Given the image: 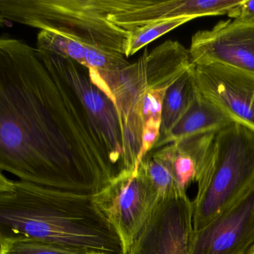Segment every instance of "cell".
Wrapping results in <instances>:
<instances>
[{"label":"cell","instance_id":"obj_1","mask_svg":"<svg viewBox=\"0 0 254 254\" xmlns=\"http://www.w3.org/2000/svg\"><path fill=\"white\" fill-rule=\"evenodd\" d=\"M142 136L96 69L0 39V168L20 181L94 194L137 172Z\"/></svg>","mask_w":254,"mask_h":254},{"label":"cell","instance_id":"obj_2","mask_svg":"<svg viewBox=\"0 0 254 254\" xmlns=\"http://www.w3.org/2000/svg\"><path fill=\"white\" fill-rule=\"evenodd\" d=\"M0 17L39 29L37 48L98 71L127 64L132 37L151 23L148 0H0Z\"/></svg>","mask_w":254,"mask_h":254},{"label":"cell","instance_id":"obj_3","mask_svg":"<svg viewBox=\"0 0 254 254\" xmlns=\"http://www.w3.org/2000/svg\"><path fill=\"white\" fill-rule=\"evenodd\" d=\"M0 236H26L84 253L123 254L93 194L0 177Z\"/></svg>","mask_w":254,"mask_h":254},{"label":"cell","instance_id":"obj_4","mask_svg":"<svg viewBox=\"0 0 254 254\" xmlns=\"http://www.w3.org/2000/svg\"><path fill=\"white\" fill-rule=\"evenodd\" d=\"M197 184L194 230L203 228L254 187V130L236 123L218 130Z\"/></svg>","mask_w":254,"mask_h":254},{"label":"cell","instance_id":"obj_5","mask_svg":"<svg viewBox=\"0 0 254 254\" xmlns=\"http://www.w3.org/2000/svg\"><path fill=\"white\" fill-rule=\"evenodd\" d=\"M93 200L118 234L123 254L130 251L159 202L154 189L138 171L113 180L93 194Z\"/></svg>","mask_w":254,"mask_h":254},{"label":"cell","instance_id":"obj_6","mask_svg":"<svg viewBox=\"0 0 254 254\" xmlns=\"http://www.w3.org/2000/svg\"><path fill=\"white\" fill-rule=\"evenodd\" d=\"M193 215L187 193L161 199L127 254H190Z\"/></svg>","mask_w":254,"mask_h":254},{"label":"cell","instance_id":"obj_7","mask_svg":"<svg viewBox=\"0 0 254 254\" xmlns=\"http://www.w3.org/2000/svg\"><path fill=\"white\" fill-rule=\"evenodd\" d=\"M200 93L233 123L254 130V74L219 64L196 65Z\"/></svg>","mask_w":254,"mask_h":254},{"label":"cell","instance_id":"obj_8","mask_svg":"<svg viewBox=\"0 0 254 254\" xmlns=\"http://www.w3.org/2000/svg\"><path fill=\"white\" fill-rule=\"evenodd\" d=\"M190 52L195 65L219 64L254 74V23L219 22L196 32Z\"/></svg>","mask_w":254,"mask_h":254},{"label":"cell","instance_id":"obj_9","mask_svg":"<svg viewBox=\"0 0 254 254\" xmlns=\"http://www.w3.org/2000/svg\"><path fill=\"white\" fill-rule=\"evenodd\" d=\"M254 243V187L209 224L194 230L190 254H245Z\"/></svg>","mask_w":254,"mask_h":254},{"label":"cell","instance_id":"obj_10","mask_svg":"<svg viewBox=\"0 0 254 254\" xmlns=\"http://www.w3.org/2000/svg\"><path fill=\"white\" fill-rule=\"evenodd\" d=\"M232 123L218 107L199 91L185 114L169 133L159 137L152 148H160L194 135L217 132Z\"/></svg>","mask_w":254,"mask_h":254},{"label":"cell","instance_id":"obj_11","mask_svg":"<svg viewBox=\"0 0 254 254\" xmlns=\"http://www.w3.org/2000/svg\"><path fill=\"white\" fill-rule=\"evenodd\" d=\"M217 132L194 135L165 145L182 192L187 193L191 184L198 181Z\"/></svg>","mask_w":254,"mask_h":254},{"label":"cell","instance_id":"obj_12","mask_svg":"<svg viewBox=\"0 0 254 254\" xmlns=\"http://www.w3.org/2000/svg\"><path fill=\"white\" fill-rule=\"evenodd\" d=\"M195 66L191 65L168 89L162 108L160 137L170 131L199 93L194 75Z\"/></svg>","mask_w":254,"mask_h":254},{"label":"cell","instance_id":"obj_13","mask_svg":"<svg viewBox=\"0 0 254 254\" xmlns=\"http://www.w3.org/2000/svg\"><path fill=\"white\" fill-rule=\"evenodd\" d=\"M151 186L159 200L182 194L166 147L152 148L145 154L137 169Z\"/></svg>","mask_w":254,"mask_h":254},{"label":"cell","instance_id":"obj_14","mask_svg":"<svg viewBox=\"0 0 254 254\" xmlns=\"http://www.w3.org/2000/svg\"><path fill=\"white\" fill-rule=\"evenodd\" d=\"M0 254H91L26 236H0Z\"/></svg>","mask_w":254,"mask_h":254},{"label":"cell","instance_id":"obj_15","mask_svg":"<svg viewBox=\"0 0 254 254\" xmlns=\"http://www.w3.org/2000/svg\"><path fill=\"white\" fill-rule=\"evenodd\" d=\"M194 19H196V17H182V18L175 19V20L157 22L145 26L132 38L128 57L137 53L139 50L154 41V40L157 39L165 34L176 29L178 26L185 24Z\"/></svg>","mask_w":254,"mask_h":254},{"label":"cell","instance_id":"obj_16","mask_svg":"<svg viewBox=\"0 0 254 254\" xmlns=\"http://www.w3.org/2000/svg\"><path fill=\"white\" fill-rule=\"evenodd\" d=\"M227 15L239 23H254V0H242Z\"/></svg>","mask_w":254,"mask_h":254},{"label":"cell","instance_id":"obj_17","mask_svg":"<svg viewBox=\"0 0 254 254\" xmlns=\"http://www.w3.org/2000/svg\"><path fill=\"white\" fill-rule=\"evenodd\" d=\"M245 254H254V243L253 244L252 246L251 247V248L248 250V252Z\"/></svg>","mask_w":254,"mask_h":254},{"label":"cell","instance_id":"obj_18","mask_svg":"<svg viewBox=\"0 0 254 254\" xmlns=\"http://www.w3.org/2000/svg\"><path fill=\"white\" fill-rule=\"evenodd\" d=\"M91 254H102V253H91Z\"/></svg>","mask_w":254,"mask_h":254}]
</instances>
